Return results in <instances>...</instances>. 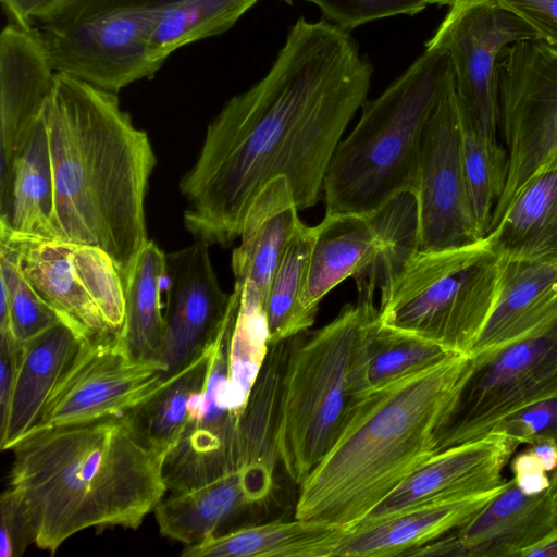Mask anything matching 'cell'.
Listing matches in <instances>:
<instances>
[{
    "instance_id": "cell-1",
    "label": "cell",
    "mask_w": 557,
    "mask_h": 557,
    "mask_svg": "<svg viewBox=\"0 0 557 557\" xmlns=\"http://www.w3.org/2000/svg\"><path fill=\"white\" fill-rule=\"evenodd\" d=\"M373 66L349 32L299 17L267 74L232 97L207 126L180 182L184 225L227 247L255 198L284 176L298 209L313 207L342 136L367 101Z\"/></svg>"
},
{
    "instance_id": "cell-2",
    "label": "cell",
    "mask_w": 557,
    "mask_h": 557,
    "mask_svg": "<svg viewBox=\"0 0 557 557\" xmlns=\"http://www.w3.org/2000/svg\"><path fill=\"white\" fill-rule=\"evenodd\" d=\"M45 121L55 239L99 247L124 282L149 240L145 198L157 163L149 136L121 109L117 94L62 73Z\"/></svg>"
},
{
    "instance_id": "cell-3",
    "label": "cell",
    "mask_w": 557,
    "mask_h": 557,
    "mask_svg": "<svg viewBox=\"0 0 557 557\" xmlns=\"http://www.w3.org/2000/svg\"><path fill=\"white\" fill-rule=\"evenodd\" d=\"M11 450L9 488L28 511L35 545L51 555L86 529H137L168 492L166 455L121 414L35 428Z\"/></svg>"
},
{
    "instance_id": "cell-4",
    "label": "cell",
    "mask_w": 557,
    "mask_h": 557,
    "mask_svg": "<svg viewBox=\"0 0 557 557\" xmlns=\"http://www.w3.org/2000/svg\"><path fill=\"white\" fill-rule=\"evenodd\" d=\"M468 355L364 395L332 448L300 485L294 518L349 531L435 453Z\"/></svg>"
},
{
    "instance_id": "cell-5",
    "label": "cell",
    "mask_w": 557,
    "mask_h": 557,
    "mask_svg": "<svg viewBox=\"0 0 557 557\" xmlns=\"http://www.w3.org/2000/svg\"><path fill=\"white\" fill-rule=\"evenodd\" d=\"M454 82L449 55L424 49L337 145L322 196L325 214L371 216L395 198L416 194L425 125Z\"/></svg>"
},
{
    "instance_id": "cell-6",
    "label": "cell",
    "mask_w": 557,
    "mask_h": 557,
    "mask_svg": "<svg viewBox=\"0 0 557 557\" xmlns=\"http://www.w3.org/2000/svg\"><path fill=\"white\" fill-rule=\"evenodd\" d=\"M329 324L290 337L276 435L278 461L301 485L346 426L364 396L363 362L379 320L372 292H358Z\"/></svg>"
},
{
    "instance_id": "cell-7",
    "label": "cell",
    "mask_w": 557,
    "mask_h": 557,
    "mask_svg": "<svg viewBox=\"0 0 557 557\" xmlns=\"http://www.w3.org/2000/svg\"><path fill=\"white\" fill-rule=\"evenodd\" d=\"M500 264L486 236L440 250L409 249L382 274L379 321L469 356L492 310Z\"/></svg>"
},
{
    "instance_id": "cell-8",
    "label": "cell",
    "mask_w": 557,
    "mask_h": 557,
    "mask_svg": "<svg viewBox=\"0 0 557 557\" xmlns=\"http://www.w3.org/2000/svg\"><path fill=\"white\" fill-rule=\"evenodd\" d=\"M171 0H61L33 18L53 70L117 94L164 63L153 35Z\"/></svg>"
},
{
    "instance_id": "cell-9",
    "label": "cell",
    "mask_w": 557,
    "mask_h": 557,
    "mask_svg": "<svg viewBox=\"0 0 557 557\" xmlns=\"http://www.w3.org/2000/svg\"><path fill=\"white\" fill-rule=\"evenodd\" d=\"M469 357L437 451L482 437L512 412L557 395V315L522 337Z\"/></svg>"
},
{
    "instance_id": "cell-10",
    "label": "cell",
    "mask_w": 557,
    "mask_h": 557,
    "mask_svg": "<svg viewBox=\"0 0 557 557\" xmlns=\"http://www.w3.org/2000/svg\"><path fill=\"white\" fill-rule=\"evenodd\" d=\"M497 94L509 168L488 231L521 186L557 150V51L537 39L506 47L497 62Z\"/></svg>"
},
{
    "instance_id": "cell-11",
    "label": "cell",
    "mask_w": 557,
    "mask_h": 557,
    "mask_svg": "<svg viewBox=\"0 0 557 557\" xmlns=\"http://www.w3.org/2000/svg\"><path fill=\"white\" fill-rule=\"evenodd\" d=\"M536 39L535 30L497 0H459L424 49L449 55L456 91L471 124L482 136L497 140L499 55L510 45Z\"/></svg>"
},
{
    "instance_id": "cell-12",
    "label": "cell",
    "mask_w": 557,
    "mask_h": 557,
    "mask_svg": "<svg viewBox=\"0 0 557 557\" xmlns=\"http://www.w3.org/2000/svg\"><path fill=\"white\" fill-rule=\"evenodd\" d=\"M414 197L420 250L463 246L483 238L466 186L461 109L455 78L425 125Z\"/></svg>"
},
{
    "instance_id": "cell-13",
    "label": "cell",
    "mask_w": 557,
    "mask_h": 557,
    "mask_svg": "<svg viewBox=\"0 0 557 557\" xmlns=\"http://www.w3.org/2000/svg\"><path fill=\"white\" fill-rule=\"evenodd\" d=\"M165 371L158 360L134 359L121 333L86 338L52 391L35 428L122 414L148 396Z\"/></svg>"
},
{
    "instance_id": "cell-14",
    "label": "cell",
    "mask_w": 557,
    "mask_h": 557,
    "mask_svg": "<svg viewBox=\"0 0 557 557\" xmlns=\"http://www.w3.org/2000/svg\"><path fill=\"white\" fill-rule=\"evenodd\" d=\"M166 307L156 360L173 375L205 354L226 323L232 295L221 288L209 245L195 240L166 255Z\"/></svg>"
},
{
    "instance_id": "cell-15",
    "label": "cell",
    "mask_w": 557,
    "mask_h": 557,
    "mask_svg": "<svg viewBox=\"0 0 557 557\" xmlns=\"http://www.w3.org/2000/svg\"><path fill=\"white\" fill-rule=\"evenodd\" d=\"M232 323L228 317L213 345L205 387L190 399L185 432L165 457L163 474L170 493L238 470L239 423L224 403Z\"/></svg>"
},
{
    "instance_id": "cell-16",
    "label": "cell",
    "mask_w": 557,
    "mask_h": 557,
    "mask_svg": "<svg viewBox=\"0 0 557 557\" xmlns=\"http://www.w3.org/2000/svg\"><path fill=\"white\" fill-rule=\"evenodd\" d=\"M557 527V469L543 492L524 493L511 478L467 522L406 556L521 557Z\"/></svg>"
},
{
    "instance_id": "cell-17",
    "label": "cell",
    "mask_w": 557,
    "mask_h": 557,
    "mask_svg": "<svg viewBox=\"0 0 557 557\" xmlns=\"http://www.w3.org/2000/svg\"><path fill=\"white\" fill-rule=\"evenodd\" d=\"M519 445L504 433L491 432L435 453L350 531L376 524L420 505L502 486L506 482L502 471Z\"/></svg>"
},
{
    "instance_id": "cell-18",
    "label": "cell",
    "mask_w": 557,
    "mask_h": 557,
    "mask_svg": "<svg viewBox=\"0 0 557 557\" xmlns=\"http://www.w3.org/2000/svg\"><path fill=\"white\" fill-rule=\"evenodd\" d=\"M55 82L36 30L9 23L0 34V177L44 119Z\"/></svg>"
},
{
    "instance_id": "cell-19",
    "label": "cell",
    "mask_w": 557,
    "mask_h": 557,
    "mask_svg": "<svg viewBox=\"0 0 557 557\" xmlns=\"http://www.w3.org/2000/svg\"><path fill=\"white\" fill-rule=\"evenodd\" d=\"M0 242L13 248L25 278L62 321L89 338L114 334L78 274L72 243L2 232Z\"/></svg>"
},
{
    "instance_id": "cell-20",
    "label": "cell",
    "mask_w": 557,
    "mask_h": 557,
    "mask_svg": "<svg viewBox=\"0 0 557 557\" xmlns=\"http://www.w3.org/2000/svg\"><path fill=\"white\" fill-rule=\"evenodd\" d=\"M86 338L61 320L23 344L9 409L0 422L2 450L11 449L38 424L52 391Z\"/></svg>"
},
{
    "instance_id": "cell-21",
    "label": "cell",
    "mask_w": 557,
    "mask_h": 557,
    "mask_svg": "<svg viewBox=\"0 0 557 557\" xmlns=\"http://www.w3.org/2000/svg\"><path fill=\"white\" fill-rule=\"evenodd\" d=\"M557 315V264L502 258L496 297L470 354L524 336Z\"/></svg>"
},
{
    "instance_id": "cell-22",
    "label": "cell",
    "mask_w": 557,
    "mask_h": 557,
    "mask_svg": "<svg viewBox=\"0 0 557 557\" xmlns=\"http://www.w3.org/2000/svg\"><path fill=\"white\" fill-rule=\"evenodd\" d=\"M290 339L269 347L238 425V470L251 505L267 499L278 460L276 435L284 368Z\"/></svg>"
},
{
    "instance_id": "cell-23",
    "label": "cell",
    "mask_w": 557,
    "mask_h": 557,
    "mask_svg": "<svg viewBox=\"0 0 557 557\" xmlns=\"http://www.w3.org/2000/svg\"><path fill=\"white\" fill-rule=\"evenodd\" d=\"M503 485L484 493L420 505L376 524L350 531L336 557L406 556L462 525Z\"/></svg>"
},
{
    "instance_id": "cell-24",
    "label": "cell",
    "mask_w": 557,
    "mask_h": 557,
    "mask_svg": "<svg viewBox=\"0 0 557 557\" xmlns=\"http://www.w3.org/2000/svg\"><path fill=\"white\" fill-rule=\"evenodd\" d=\"M486 237L502 258L557 264V150L521 186Z\"/></svg>"
},
{
    "instance_id": "cell-25",
    "label": "cell",
    "mask_w": 557,
    "mask_h": 557,
    "mask_svg": "<svg viewBox=\"0 0 557 557\" xmlns=\"http://www.w3.org/2000/svg\"><path fill=\"white\" fill-rule=\"evenodd\" d=\"M54 178L45 116L0 177V232L55 238Z\"/></svg>"
},
{
    "instance_id": "cell-26",
    "label": "cell",
    "mask_w": 557,
    "mask_h": 557,
    "mask_svg": "<svg viewBox=\"0 0 557 557\" xmlns=\"http://www.w3.org/2000/svg\"><path fill=\"white\" fill-rule=\"evenodd\" d=\"M298 208L286 177L269 182L245 218L240 244L233 250L235 280H250L264 298L281 258L300 225Z\"/></svg>"
},
{
    "instance_id": "cell-27",
    "label": "cell",
    "mask_w": 557,
    "mask_h": 557,
    "mask_svg": "<svg viewBox=\"0 0 557 557\" xmlns=\"http://www.w3.org/2000/svg\"><path fill=\"white\" fill-rule=\"evenodd\" d=\"M349 530L296 519L245 525L184 546L183 557H336Z\"/></svg>"
},
{
    "instance_id": "cell-28",
    "label": "cell",
    "mask_w": 557,
    "mask_h": 557,
    "mask_svg": "<svg viewBox=\"0 0 557 557\" xmlns=\"http://www.w3.org/2000/svg\"><path fill=\"white\" fill-rule=\"evenodd\" d=\"M251 506L239 470L181 492H171L153 513L162 536L190 546L223 533L224 527Z\"/></svg>"
},
{
    "instance_id": "cell-29",
    "label": "cell",
    "mask_w": 557,
    "mask_h": 557,
    "mask_svg": "<svg viewBox=\"0 0 557 557\" xmlns=\"http://www.w3.org/2000/svg\"><path fill=\"white\" fill-rule=\"evenodd\" d=\"M213 345L121 414L151 448L168 455L181 441L189 420L190 399L205 387Z\"/></svg>"
},
{
    "instance_id": "cell-30",
    "label": "cell",
    "mask_w": 557,
    "mask_h": 557,
    "mask_svg": "<svg viewBox=\"0 0 557 557\" xmlns=\"http://www.w3.org/2000/svg\"><path fill=\"white\" fill-rule=\"evenodd\" d=\"M164 282L166 255L153 240H148L124 281L125 322L121 335L136 360H156L164 326L161 310Z\"/></svg>"
},
{
    "instance_id": "cell-31",
    "label": "cell",
    "mask_w": 557,
    "mask_h": 557,
    "mask_svg": "<svg viewBox=\"0 0 557 557\" xmlns=\"http://www.w3.org/2000/svg\"><path fill=\"white\" fill-rule=\"evenodd\" d=\"M235 281L240 289L228 343L226 403L239 423L268 356L270 333L259 288L248 278Z\"/></svg>"
},
{
    "instance_id": "cell-32",
    "label": "cell",
    "mask_w": 557,
    "mask_h": 557,
    "mask_svg": "<svg viewBox=\"0 0 557 557\" xmlns=\"http://www.w3.org/2000/svg\"><path fill=\"white\" fill-rule=\"evenodd\" d=\"M313 239L314 226L301 222L271 278L264 298L270 345L304 333L314 323L301 304Z\"/></svg>"
},
{
    "instance_id": "cell-33",
    "label": "cell",
    "mask_w": 557,
    "mask_h": 557,
    "mask_svg": "<svg viewBox=\"0 0 557 557\" xmlns=\"http://www.w3.org/2000/svg\"><path fill=\"white\" fill-rule=\"evenodd\" d=\"M260 0H171L157 22L153 47L164 60L181 47L228 30Z\"/></svg>"
},
{
    "instance_id": "cell-34",
    "label": "cell",
    "mask_w": 557,
    "mask_h": 557,
    "mask_svg": "<svg viewBox=\"0 0 557 557\" xmlns=\"http://www.w3.org/2000/svg\"><path fill=\"white\" fill-rule=\"evenodd\" d=\"M453 355L458 354L418 336L382 325L377 320L366 346L364 395L432 367Z\"/></svg>"
},
{
    "instance_id": "cell-35",
    "label": "cell",
    "mask_w": 557,
    "mask_h": 557,
    "mask_svg": "<svg viewBox=\"0 0 557 557\" xmlns=\"http://www.w3.org/2000/svg\"><path fill=\"white\" fill-rule=\"evenodd\" d=\"M460 109L466 186L476 228L481 237H485L494 209L506 187L508 151L497 140L482 136L471 124L461 103Z\"/></svg>"
},
{
    "instance_id": "cell-36",
    "label": "cell",
    "mask_w": 557,
    "mask_h": 557,
    "mask_svg": "<svg viewBox=\"0 0 557 557\" xmlns=\"http://www.w3.org/2000/svg\"><path fill=\"white\" fill-rule=\"evenodd\" d=\"M0 293L8 302V317L13 337L26 343L61 321L23 275L15 251L0 242Z\"/></svg>"
},
{
    "instance_id": "cell-37",
    "label": "cell",
    "mask_w": 557,
    "mask_h": 557,
    "mask_svg": "<svg viewBox=\"0 0 557 557\" xmlns=\"http://www.w3.org/2000/svg\"><path fill=\"white\" fill-rule=\"evenodd\" d=\"M73 259L78 274L103 319L114 333L125 322L123 277L112 258L96 246L73 244Z\"/></svg>"
},
{
    "instance_id": "cell-38",
    "label": "cell",
    "mask_w": 557,
    "mask_h": 557,
    "mask_svg": "<svg viewBox=\"0 0 557 557\" xmlns=\"http://www.w3.org/2000/svg\"><path fill=\"white\" fill-rule=\"evenodd\" d=\"M324 20L351 30L369 22L396 15H416L429 4L425 0H318Z\"/></svg>"
},
{
    "instance_id": "cell-39",
    "label": "cell",
    "mask_w": 557,
    "mask_h": 557,
    "mask_svg": "<svg viewBox=\"0 0 557 557\" xmlns=\"http://www.w3.org/2000/svg\"><path fill=\"white\" fill-rule=\"evenodd\" d=\"M491 432L504 433L519 444L539 440L557 443V395L528 405L502 419Z\"/></svg>"
},
{
    "instance_id": "cell-40",
    "label": "cell",
    "mask_w": 557,
    "mask_h": 557,
    "mask_svg": "<svg viewBox=\"0 0 557 557\" xmlns=\"http://www.w3.org/2000/svg\"><path fill=\"white\" fill-rule=\"evenodd\" d=\"M0 556L21 557L35 544V530L23 500L7 488L0 499Z\"/></svg>"
},
{
    "instance_id": "cell-41",
    "label": "cell",
    "mask_w": 557,
    "mask_h": 557,
    "mask_svg": "<svg viewBox=\"0 0 557 557\" xmlns=\"http://www.w3.org/2000/svg\"><path fill=\"white\" fill-rule=\"evenodd\" d=\"M527 22L537 40L557 51V0H497Z\"/></svg>"
},
{
    "instance_id": "cell-42",
    "label": "cell",
    "mask_w": 557,
    "mask_h": 557,
    "mask_svg": "<svg viewBox=\"0 0 557 557\" xmlns=\"http://www.w3.org/2000/svg\"><path fill=\"white\" fill-rule=\"evenodd\" d=\"M512 479L528 494L546 490L552 483V475L540 459L527 448L511 460Z\"/></svg>"
},
{
    "instance_id": "cell-43",
    "label": "cell",
    "mask_w": 557,
    "mask_h": 557,
    "mask_svg": "<svg viewBox=\"0 0 557 557\" xmlns=\"http://www.w3.org/2000/svg\"><path fill=\"white\" fill-rule=\"evenodd\" d=\"M10 23L25 29L33 28V18L37 13L39 0H1Z\"/></svg>"
},
{
    "instance_id": "cell-44",
    "label": "cell",
    "mask_w": 557,
    "mask_h": 557,
    "mask_svg": "<svg viewBox=\"0 0 557 557\" xmlns=\"http://www.w3.org/2000/svg\"><path fill=\"white\" fill-rule=\"evenodd\" d=\"M521 557H557V527Z\"/></svg>"
},
{
    "instance_id": "cell-45",
    "label": "cell",
    "mask_w": 557,
    "mask_h": 557,
    "mask_svg": "<svg viewBox=\"0 0 557 557\" xmlns=\"http://www.w3.org/2000/svg\"><path fill=\"white\" fill-rule=\"evenodd\" d=\"M59 1H61V0H39L38 10L35 15L48 10L49 8L53 7Z\"/></svg>"
},
{
    "instance_id": "cell-46",
    "label": "cell",
    "mask_w": 557,
    "mask_h": 557,
    "mask_svg": "<svg viewBox=\"0 0 557 557\" xmlns=\"http://www.w3.org/2000/svg\"><path fill=\"white\" fill-rule=\"evenodd\" d=\"M428 4L447 5L451 7L459 0H425Z\"/></svg>"
},
{
    "instance_id": "cell-47",
    "label": "cell",
    "mask_w": 557,
    "mask_h": 557,
    "mask_svg": "<svg viewBox=\"0 0 557 557\" xmlns=\"http://www.w3.org/2000/svg\"><path fill=\"white\" fill-rule=\"evenodd\" d=\"M281 1H284L288 4H292L294 2V0H281ZM302 1H307V2H311V3H314L317 4L318 0H302Z\"/></svg>"
}]
</instances>
